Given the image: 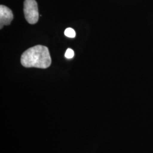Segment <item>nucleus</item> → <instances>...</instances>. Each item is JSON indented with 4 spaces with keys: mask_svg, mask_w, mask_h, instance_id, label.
Masks as SVG:
<instances>
[{
    "mask_svg": "<svg viewBox=\"0 0 153 153\" xmlns=\"http://www.w3.org/2000/svg\"><path fill=\"white\" fill-rule=\"evenodd\" d=\"M21 62L25 68H48L51 64V58L48 48L38 45L25 51L21 56Z\"/></svg>",
    "mask_w": 153,
    "mask_h": 153,
    "instance_id": "f257e3e1",
    "label": "nucleus"
},
{
    "mask_svg": "<svg viewBox=\"0 0 153 153\" xmlns=\"http://www.w3.org/2000/svg\"><path fill=\"white\" fill-rule=\"evenodd\" d=\"M23 11L25 17L28 23L33 25L38 22V7L35 0H25Z\"/></svg>",
    "mask_w": 153,
    "mask_h": 153,
    "instance_id": "f03ea898",
    "label": "nucleus"
},
{
    "mask_svg": "<svg viewBox=\"0 0 153 153\" xmlns=\"http://www.w3.org/2000/svg\"><path fill=\"white\" fill-rule=\"evenodd\" d=\"M13 19V14L11 10L4 5L0 6V28L4 26L9 25Z\"/></svg>",
    "mask_w": 153,
    "mask_h": 153,
    "instance_id": "7ed1b4c3",
    "label": "nucleus"
},
{
    "mask_svg": "<svg viewBox=\"0 0 153 153\" xmlns=\"http://www.w3.org/2000/svg\"><path fill=\"white\" fill-rule=\"evenodd\" d=\"M64 33H65L66 36H67L68 38H75V36H76V32L71 28H66L64 32Z\"/></svg>",
    "mask_w": 153,
    "mask_h": 153,
    "instance_id": "20e7f679",
    "label": "nucleus"
},
{
    "mask_svg": "<svg viewBox=\"0 0 153 153\" xmlns=\"http://www.w3.org/2000/svg\"><path fill=\"white\" fill-rule=\"evenodd\" d=\"M74 56V52L73 51V49H71V48H68L66 50V51L65 54V56L66 58L67 59H72Z\"/></svg>",
    "mask_w": 153,
    "mask_h": 153,
    "instance_id": "39448f33",
    "label": "nucleus"
}]
</instances>
